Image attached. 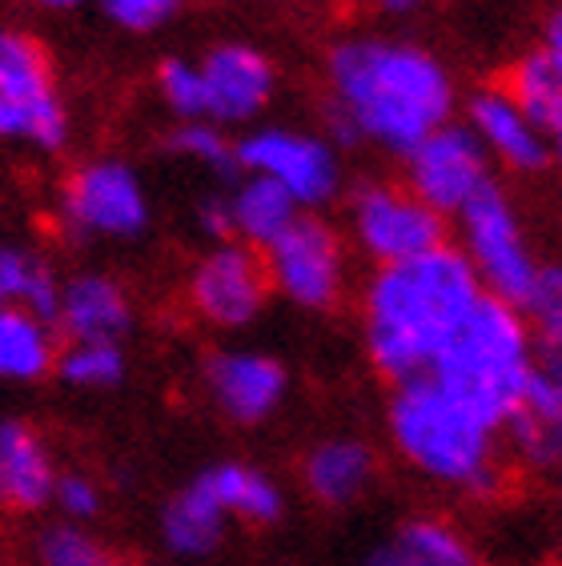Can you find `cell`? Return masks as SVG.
Wrapping results in <instances>:
<instances>
[{
	"instance_id": "obj_1",
	"label": "cell",
	"mask_w": 562,
	"mask_h": 566,
	"mask_svg": "<svg viewBox=\"0 0 562 566\" xmlns=\"http://www.w3.org/2000/svg\"><path fill=\"white\" fill-rule=\"evenodd\" d=\"M455 113V76L426 44L346 36L325 53V120L337 142L406 157L422 137L450 125Z\"/></svg>"
},
{
	"instance_id": "obj_2",
	"label": "cell",
	"mask_w": 562,
	"mask_h": 566,
	"mask_svg": "<svg viewBox=\"0 0 562 566\" xmlns=\"http://www.w3.org/2000/svg\"><path fill=\"white\" fill-rule=\"evenodd\" d=\"M478 297L482 285L450 241L410 262L378 265L362 285V346L374 374L389 386L430 374Z\"/></svg>"
},
{
	"instance_id": "obj_3",
	"label": "cell",
	"mask_w": 562,
	"mask_h": 566,
	"mask_svg": "<svg viewBox=\"0 0 562 566\" xmlns=\"http://www.w3.org/2000/svg\"><path fill=\"white\" fill-rule=\"evenodd\" d=\"M386 438L394 454L434 486L466 499H495L502 491V426L434 374L389 390Z\"/></svg>"
},
{
	"instance_id": "obj_4",
	"label": "cell",
	"mask_w": 562,
	"mask_h": 566,
	"mask_svg": "<svg viewBox=\"0 0 562 566\" xmlns=\"http://www.w3.org/2000/svg\"><path fill=\"white\" fill-rule=\"evenodd\" d=\"M534 358H539V346L530 338L519 305L482 294L462 317V326L450 334L430 374L507 430L534 374Z\"/></svg>"
},
{
	"instance_id": "obj_5",
	"label": "cell",
	"mask_w": 562,
	"mask_h": 566,
	"mask_svg": "<svg viewBox=\"0 0 562 566\" xmlns=\"http://www.w3.org/2000/svg\"><path fill=\"white\" fill-rule=\"evenodd\" d=\"M0 142L56 153L69 145V105L37 36L0 24Z\"/></svg>"
},
{
	"instance_id": "obj_6",
	"label": "cell",
	"mask_w": 562,
	"mask_h": 566,
	"mask_svg": "<svg viewBox=\"0 0 562 566\" xmlns=\"http://www.w3.org/2000/svg\"><path fill=\"white\" fill-rule=\"evenodd\" d=\"M56 218L65 238L76 245L89 241H137L153 221L149 189L140 174L121 157L81 161L61 186Z\"/></svg>"
},
{
	"instance_id": "obj_7",
	"label": "cell",
	"mask_w": 562,
	"mask_h": 566,
	"mask_svg": "<svg viewBox=\"0 0 562 566\" xmlns=\"http://www.w3.org/2000/svg\"><path fill=\"white\" fill-rule=\"evenodd\" d=\"M455 221H458V250L466 253V262L475 270L482 294L519 305L542 262L539 253L530 250L522 213L510 201L507 189L498 186V181H490Z\"/></svg>"
},
{
	"instance_id": "obj_8",
	"label": "cell",
	"mask_w": 562,
	"mask_h": 566,
	"mask_svg": "<svg viewBox=\"0 0 562 566\" xmlns=\"http://www.w3.org/2000/svg\"><path fill=\"white\" fill-rule=\"evenodd\" d=\"M261 258H266L273 294L285 297L298 310L325 314L346 297V241L322 213H298V221L273 245H266Z\"/></svg>"
},
{
	"instance_id": "obj_9",
	"label": "cell",
	"mask_w": 562,
	"mask_h": 566,
	"mask_svg": "<svg viewBox=\"0 0 562 566\" xmlns=\"http://www.w3.org/2000/svg\"><path fill=\"white\" fill-rule=\"evenodd\" d=\"M238 169L281 186L302 213H318L342 193V157L334 142L293 125L249 129L238 142Z\"/></svg>"
},
{
	"instance_id": "obj_10",
	"label": "cell",
	"mask_w": 562,
	"mask_h": 566,
	"mask_svg": "<svg viewBox=\"0 0 562 566\" xmlns=\"http://www.w3.org/2000/svg\"><path fill=\"white\" fill-rule=\"evenodd\" d=\"M270 297L273 285L266 273V258L238 238L214 241L189 265V277H185V302L194 317L221 334H238V329L253 326L266 314Z\"/></svg>"
},
{
	"instance_id": "obj_11",
	"label": "cell",
	"mask_w": 562,
	"mask_h": 566,
	"mask_svg": "<svg viewBox=\"0 0 562 566\" xmlns=\"http://www.w3.org/2000/svg\"><path fill=\"white\" fill-rule=\"evenodd\" d=\"M350 238L374 270L446 245V218L394 181H366L350 197Z\"/></svg>"
},
{
	"instance_id": "obj_12",
	"label": "cell",
	"mask_w": 562,
	"mask_h": 566,
	"mask_svg": "<svg viewBox=\"0 0 562 566\" xmlns=\"http://www.w3.org/2000/svg\"><path fill=\"white\" fill-rule=\"evenodd\" d=\"M490 157L478 145V137L466 129V120H450L430 137H422L406 157H402V186L410 189L418 201L443 213L458 218L482 189L495 181Z\"/></svg>"
},
{
	"instance_id": "obj_13",
	"label": "cell",
	"mask_w": 562,
	"mask_h": 566,
	"mask_svg": "<svg viewBox=\"0 0 562 566\" xmlns=\"http://www.w3.org/2000/svg\"><path fill=\"white\" fill-rule=\"evenodd\" d=\"M201 386H206L209 406L226 422L253 430V426H266L270 418H278V410L285 406V398H290V370L273 354L226 346L214 349L201 361Z\"/></svg>"
},
{
	"instance_id": "obj_14",
	"label": "cell",
	"mask_w": 562,
	"mask_h": 566,
	"mask_svg": "<svg viewBox=\"0 0 562 566\" xmlns=\"http://www.w3.org/2000/svg\"><path fill=\"white\" fill-rule=\"evenodd\" d=\"M197 69L206 85V120L221 129L253 125L278 93V69L258 44L221 41L197 56Z\"/></svg>"
},
{
	"instance_id": "obj_15",
	"label": "cell",
	"mask_w": 562,
	"mask_h": 566,
	"mask_svg": "<svg viewBox=\"0 0 562 566\" xmlns=\"http://www.w3.org/2000/svg\"><path fill=\"white\" fill-rule=\"evenodd\" d=\"M502 438L507 454L534 474H551L562 462V349H539L534 374Z\"/></svg>"
},
{
	"instance_id": "obj_16",
	"label": "cell",
	"mask_w": 562,
	"mask_h": 566,
	"mask_svg": "<svg viewBox=\"0 0 562 566\" xmlns=\"http://www.w3.org/2000/svg\"><path fill=\"white\" fill-rule=\"evenodd\" d=\"M466 129L475 133L495 165L514 177H539L551 169L547 133L514 105L502 85H482L466 97Z\"/></svg>"
},
{
	"instance_id": "obj_17",
	"label": "cell",
	"mask_w": 562,
	"mask_h": 566,
	"mask_svg": "<svg viewBox=\"0 0 562 566\" xmlns=\"http://www.w3.org/2000/svg\"><path fill=\"white\" fill-rule=\"evenodd\" d=\"M56 454L49 438L24 418H0V511L41 514L53 506Z\"/></svg>"
},
{
	"instance_id": "obj_18",
	"label": "cell",
	"mask_w": 562,
	"mask_h": 566,
	"mask_svg": "<svg viewBox=\"0 0 562 566\" xmlns=\"http://www.w3.org/2000/svg\"><path fill=\"white\" fill-rule=\"evenodd\" d=\"M302 491L325 506V511H346L357 499H366L378 479V454L366 438L357 434H325L310 442L298 467Z\"/></svg>"
},
{
	"instance_id": "obj_19",
	"label": "cell",
	"mask_w": 562,
	"mask_h": 566,
	"mask_svg": "<svg viewBox=\"0 0 562 566\" xmlns=\"http://www.w3.org/2000/svg\"><path fill=\"white\" fill-rule=\"evenodd\" d=\"M129 290L101 270H81L61 282V310H56V334L65 342H125L133 329Z\"/></svg>"
},
{
	"instance_id": "obj_20",
	"label": "cell",
	"mask_w": 562,
	"mask_h": 566,
	"mask_svg": "<svg viewBox=\"0 0 562 566\" xmlns=\"http://www.w3.org/2000/svg\"><path fill=\"white\" fill-rule=\"evenodd\" d=\"M229 526L233 523L226 518V511L217 506L214 494L197 479L177 486L162 502V514H157V538H162L165 555H174L185 566L214 558L226 546Z\"/></svg>"
},
{
	"instance_id": "obj_21",
	"label": "cell",
	"mask_w": 562,
	"mask_h": 566,
	"mask_svg": "<svg viewBox=\"0 0 562 566\" xmlns=\"http://www.w3.org/2000/svg\"><path fill=\"white\" fill-rule=\"evenodd\" d=\"M194 479L214 494V502L226 511L229 523L278 526L285 518V491H281V482L273 479L270 470L253 467V462H238V458L209 462L206 470H197Z\"/></svg>"
},
{
	"instance_id": "obj_22",
	"label": "cell",
	"mask_w": 562,
	"mask_h": 566,
	"mask_svg": "<svg viewBox=\"0 0 562 566\" xmlns=\"http://www.w3.org/2000/svg\"><path fill=\"white\" fill-rule=\"evenodd\" d=\"M61 334L53 322L37 317L24 305H0V381L9 386H37L56 374Z\"/></svg>"
},
{
	"instance_id": "obj_23",
	"label": "cell",
	"mask_w": 562,
	"mask_h": 566,
	"mask_svg": "<svg viewBox=\"0 0 562 566\" xmlns=\"http://www.w3.org/2000/svg\"><path fill=\"white\" fill-rule=\"evenodd\" d=\"M298 201L281 186L266 181V177L238 174L233 189H229V218H233V238L253 245V250H266L285 233V229L298 221Z\"/></svg>"
},
{
	"instance_id": "obj_24",
	"label": "cell",
	"mask_w": 562,
	"mask_h": 566,
	"mask_svg": "<svg viewBox=\"0 0 562 566\" xmlns=\"http://www.w3.org/2000/svg\"><path fill=\"white\" fill-rule=\"evenodd\" d=\"M402 566H487L475 538L443 514H414L389 538Z\"/></svg>"
},
{
	"instance_id": "obj_25",
	"label": "cell",
	"mask_w": 562,
	"mask_h": 566,
	"mask_svg": "<svg viewBox=\"0 0 562 566\" xmlns=\"http://www.w3.org/2000/svg\"><path fill=\"white\" fill-rule=\"evenodd\" d=\"M61 282L65 277H56L37 253H29L24 245H12V241H0V305H24V310H33L37 317L56 326Z\"/></svg>"
},
{
	"instance_id": "obj_26",
	"label": "cell",
	"mask_w": 562,
	"mask_h": 566,
	"mask_svg": "<svg viewBox=\"0 0 562 566\" xmlns=\"http://www.w3.org/2000/svg\"><path fill=\"white\" fill-rule=\"evenodd\" d=\"M129 378L125 342H65L56 358V381L76 394H108Z\"/></svg>"
},
{
	"instance_id": "obj_27",
	"label": "cell",
	"mask_w": 562,
	"mask_h": 566,
	"mask_svg": "<svg viewBox=\"0 0 562 566\" xmlns=\"http://www.w3.org/2000/svg\"><path fill=\"white\" fill-rule=\"evenodd\" d=\"M502 88H507L510 97H514V105H519V109L527 113V117L534 120L542 133L551 129V125H559V117H562V81H559V73L551 69V61H547L539 49L522 53L519 61L510 65V73L502 76Z\"/></svg>"
},
{
	"instance_id": "obj_28",
	"label": "cell",
	"mask_w": 562,
	"mask_h": 566,
	"mask_svg": "<svg viewBox=\"0 0 562 566\" xmlns=\"http://www.w3.org/2000/svg\"><path fill=\"white\" fill-rule=\"evenodd\" d=\"M165 149L181 157V161L197 165L214 177H238V142L229 137L221 125L214 120H177L169 137H165Z\"/></svg>"
},
{
	"instance_id": "obj_29",
	"label": "cell",
	"mask_w": 562,
	"mask_h": 566,
	"mask_svg": "<svg viewBox=\"0 0 562 566\" xmlns=\"http://www.w3.org/2000/svg\"><path fill=\"white\" fill-rule=\"evenodd\" d=\"M113 551L101 543L93 526L53 518L33 534V563L37 566H108Z\"/></svg>"
},
{
	"instance_id": "obj_30",
	"label": "cell",
	"mask_w": 562,
	"mask_h": 566,
	"mask_svg": "<svg viewBox=\"0 0 562 566\" xmlns=\"http://www.w3.org/2000/svg\"><path fill=\"white\" fill-rule=\"evenodd\" d=\"M539 349H562V262H542L519 302Z\"/></svg>"
},
{
	"instance_id": "obj_31",
	"label": "cell",
	"mask_w": 562,
	"mask_h": 566,
	"mask_svg": "<svg viewBox=\"0 0 562 566\" xmlns=\"http://www.w3.org/2000/svg\"><path fill=\"white\" fill-rule=\"evenodd\" d=\"M157 97L174 113V120H206V85L197 61L165 56L157 65Z\"/></svg>"
},
{
	"instance_id": "obj_32",
	"label": "cell",
	"mask_w": 562,
	"mask_h": 566,
	"mask_svg": "<svg viewBox=\"0 0 562 566\" xmlns=\"http://www.w3.org/2000/svg\"><path fill=\"white\" fill-rule=\"evenodd\" d=\"M53 511L56 518L93 526L105 511V491L89 470H61L53 486Z\"/></svg>"
},
{
	"instance_id": "obj_33",
	"label": "cell",
	"mask_w": 562,
	"mask_h": 566,
	"mask_svg": "<svg viewBox=\"0 0 562 566\" xmlns=\"http://www.w3.org/2000/svg\"><path fill=\"white\" fill-rule=\"evenodd\" d=\"M101 17L117 24L121 33H157L181 12V0H97Z\"/></svg>"
},
{
	"instance_id": "obj_34",
	"label": "cell",
	"mask_w": 562,
	"mask_h": 566,
	"mask_svg": "<svg viewBox=\"0 0 562 566\" xmlns=\"http://www.w3.org/2000/svg\"><path fill=\"white\" fill-rule=\"evenodd\" d=\"M197 229L214 241H229L233 238V218H229V193H209L197 201Z\"/></svg>"
},
{
	"instance_id": "obj_35",
	"label": "cell",
	"mask_w": 562,
	"mask_h": 566,
	"mask_svg": "<svg viewBox=\"0 0 562 566\" xmlns=\"http://www.w3.org/2000/svg\"><path fill=\"white\" fill-rule=\"evenodd\" d=\"M534 49L551 61V69L562 81V4L559 9H551V17L542 21V33H539V44H534Z\"/></svg>"
},
{
	"instance_id": "obj_36",
	"label": "cell",
	"mask_w": 562,
	"mask_h": 566,
	"mask_svg": "<svg viewBox=\"0 0 562 566\" xmlns=\"http://www.w3.org/2000/svg\"><path fill=\"white\" fill-rule=\"evenodd\" d=\"M374 9H378L382 17H394V21H406V17H414V12L426 9V0H374Z\"/></svg>"
},
{
	"instance_id": "obj_37",
	"label": "cell",
	"mask_w": 562,
	"mask_h": 566,
	"mask_svg": "<svg viewBox=\"0 0 562 566\" xmlns=\"http://www.w3.org/2000/svg\"><path fill=\"white\" fill-rule=\"evenodd\" d=\"M357 566H402V563H398V555H394V546L382 543V546H374L370 555H362V563Z\"/></svg>"
},
{
	"instance_id": "obj_38",
	"label": "cell",
	"mask_w": 562,
	"mask_h": 566,
	"mask_svg": "<svg viewBox=\"0 0 562 566\" xmlns=\"http://www.w3.org/2000/svg\"><path fill=\"white\" fill-rule=\"evenodd\" d=\"M547 145H551V165L562 174V117H559V125L547 129Z\"/></svg>"
},
{
	"instance_id": "obj_39",
	"label": "cell",
	"mask_w": 562,
	"mask_h": 566,
	"mask_svg": "<svg viewBox=\"0 0 562 566\" xmlns=\"http://www.w3.org/2000/svg\"><path fill=\"white\" fill-rule=\"evenodd\" d=\"M29 4L41 12H73V9H81L85 0H29Z\"/></svg>"
},
{
	"instance_id": "obj_40",
	"label": "cell",
	"mask_w": 562,
	"mask_h": 566,
	"mask_svg": "<svg viewBox=\"0 0 562 566\" xmlns=\"http://www.w3.org/2000/svg\"><path fill=\"white\" fill-rule=\"evenodd\" d=\"M551 474H554V491H559V499H562V462L551 470Z\"/></svg>"
},
{
	"instance_id": "obj_41",
	"label": "cell",
	"mask_w": 562,
	"mask_h": 566,
	"mask_svg": "<svg viewBox=\"0 0 562 566\" xmlns=\"http://www.w3.org/2000/svg\"><path fill=\"white\" fill-rule=\"evenodd\" d=\"M559 566H562V531H559Z\"/></svg>"
},
{
	"instance_id": "obj_42",
	"label": "cell",
	"mask_w": 562,
	"mask_h": 566,
	"mask_svg": "<svg viewBox=\"0 0 562 566\" xmlns=\"http://www.w3.org/2000/svg\"><path fill=\"white\" fill-rule=\"evenodd\" d=\"M108 566H125V563H121V558H113V563H108Z\"/></svg>"
},
{
	"instance_id": "obj_43",
	"label": "cell",
	"mask_w": 562,
	"mask_h": 566,
	"mask_svg": "<svg viewBox=\"0 0 562 566\" xmlns=\"http://www.w3.org/2000/svg\"><path fill=\"white\" fill-rule=\"evenodd\" d=\"M181 566H185V563H181Z\"/></svg>"
}]
</instances>
